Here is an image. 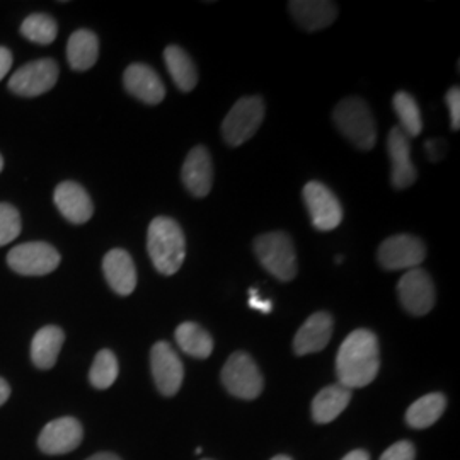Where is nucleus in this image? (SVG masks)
Returning a JSON list of instances; mask_svg holds the SVG:
<instances>
[{
    "instance_id": "1",
    "label": "nucleus",
    "mask_w": 460,
    "mask_h": 460,
    "mask_svg": "<svg viewBox=\"0 0 460 460\" xmlns=\"http://www.w3.org/2000/svg\"><path fill=\"white\" fill-rule=\"evenodd\" d=\"M380 368L377 336L368 329L353 331L336 357V376L340 384L353 391L372 384Z\"/></svg>"
},
{
    "instance_id": "2",
    "label": "nucleus",
    "mask_w": 460,
    "mask_h": 460,
    "mask_svg": "<svg viewBox=\"0 0 460 460\" xmlns=\"http://www.w3.org/2000/svg\"><path fill=\"white\" fill-rule=\"evenodd\" d=\"M147 249L159 273L167 277L178 273L186 258V239L180 224L169 217L154 218L148 226Z\"/></svg>"
},
{
    "instance_id": "3",
    "label": "nucleus",
    "mask_w": 460,
    "mask_h": 460,
    "mask_svg": "<svg viewBox=\"0 0 460 460\" xmlns=\"http://www.w3.org/2000/svg\"><path fill=\"white\" fill-rule=\"evenodd\" d=\"M338 130L362 150H370L377 142V127L368 104L358 98H346L332 111Z\"/></svg>"
},
{
    "instance_id": "4",
    "label": "nucleus",
    "mask_w": 460,
    "mask_h": 460,
    "mask_svg": "<svg viewBox=\"0 0 460 460\" xmlns=\"http://www.w3.org/2000/svg\"><path fill=\"white\" fill-rule=\"evenodd\" d=\"M254 252L264 270L279 281H292L296 275L294 241L285 232H268L254 241Z\"/></svg>"
},
{
    "instance_id": "5",
    "label": "nucleus",
    "mask_w": 460,
    "mask_h": 460,
    "mask_svg": "<svg viewBox=\"0 0 460 460\" xmlns=\"http://www.w3.org/2000/svg\"><path fill=\"white\" fill-rule=\"evenodd\" d=\"M264 118V101L260 96L239 99L222 123V137L230 147L246 144L260 130Z\"/></svg>"
},
{
    "instance_id": "6",
    "label": "nucleus",
    "mask_w": 460,
    "mask_h": 460,
    "mask_svg": "<svg viewBox=\"0 0 460 460\" xmlns=\"http://www.w3.org/2000/svg\"><path fill=\"white\" fill-rule=\"evenodd\" d=\"M222 382L230 394L239 399H256L263 393L264 380L256 362L244 353L235 351L222 368Z\"/></svg>"
},
{
    "instance_id": "7",
    "label": "nucleus",
    "mask_w": 460,
    "mask_h": 460,
    "mask_svg": "<svg viewBox=\"0 0 460 460\" xmlns=\"http://www.w3.org/2000/svg\"><path fill=\"white\" fill-rule=\"evenodd\" d=\"M378 263L384 270L399 271V270H412L420 268V264L427 258V246L421 239L399 234L385 239L378 247Z\"/></svg>"
},
{
    "instance_id": "8",
    "label": "nucleus",
    "mask_w": 460,
    "mask_h": 460,
    "mask_svg": "<svg viewBox=\"0 0 460 460\" xmlns=\"http://www.w3.org/2000/svg\"><path fill=\"white\" fill-rule=\"evenodd\" d=\"M7 263L19 275L41 277L58 268L60 254L49 243H24L9 252Z\"/></svg>"
},
{
    "instance_id": "9",
    "label": "nucleus",
    "mask_w": 460,
    "mask_h": 460,
    "mask_svg": "<svg viewBox=\"0 0 460 460\" xmlns=\"http://www.w3.org/2000/svg\"><path fill=\"white\" fill-rule=\"evenodd\" d=\"M302 195L315 229L328 232L341 224L343 207L328 186L319 181L307 182Z\"/></svg>"
},
{
    "instance_id": "10",
    "label": "nucleus",
    "mask_w": 460,
    "mask_h": 460,
    "mask_svg": "<svg viewBox=\"0 0 460 460\" xmlns=\"http://www.w3.org/2000/svg\"><path fill=\"white\" fill-rule=\"evenodd\" d=\"M397 294L402 307L412 315H425L435 305V285L425 270L412 268L399 279Z\"/></svg>"
},
{
    "instance_id": "11",
    "label": "nucleus",
    "mask_w": 460,
    "mask_h": 460,
    "mask_svg": "<svg viewBox=\"0 0 460 460\" xmlns=\"http://www.w3.org/2000/svg\"><path fill=\"white\" fill-rule=\"evenodd\" d=\"M58 81V66L51 58L36 60L28 66H21L9 79V89L26 98H34L49 93Z\"/></svg>"
},
{
    "instance_id": "12",
    "label": "nucleus",
    "mask_w": 460,
    "mask_h": 460,
    "mask_svg": "<svg viewBox=\"0 0 460 460\" xmlns=\"http://www.w3.org/2000/svg\"><path fill=\"white\" fill-rule=\"evenodd\" d=\"M150 367L161 394L174 395L181 389L184 368L178 353L169 343L159 341L152 346Z\"/></svg>"
},
{
    "instance_id": "13",
    "label": "nucleus",
    "mask_w": 460,
    "mask_h": 460,
    "mask_svg": "<svg viewBox=\"0 0 460 460\" xmlns=\"http://www.w3.org/2000/svg\"><path fill=\"white\" fill-rule=\"evenodd\" d=\"M83 425L75 418H58L41 429L38 447L49 456H64L83 442Z\"/></svg>"
},
{
    "instance_id": "14",
    "label": "nucleus",
    "mask_w": 460,
    "mask_h": 460,
    "mask_svg": "<svg viewBox=\"0 0 460 460\" xmlns=\"http://www.w3.org/2000/svg\"><path fill=\"white\" fill-rule=\"evenodd\" d=\"M181 178L186 190L197 198H205L214 186V164L210 152L203 146L190 150L181 169Z\"/></svg>"
},
{
    "instance_id": "15",
    "label": "nucleus",
    "mask_w": 460,
    "mask_h": 460,
    "mask_svg": "<svg viewBox=\"0 0 460 460\" xmlns=\"http://www.w3.org/2000/svg\"><path fill=\"white\" fill-rule=\"evenodd\" d=\"M53 201L60 214L64 215L68 222L77 226L85 224L94 214V205L91 198L77 182H60L53 193Z\"/></svg>"
},
{
    "instance_id": "16",
    "label": "nucleus",
    "mask_w": 460,
    "mask_h": 460,
    "mask_svg": "<svg viewBox=\"0 0 460 460\" xmlns=\"http://www.w3.org/2000/svg\"><path fill=\"white\" fill-rule=\"evenodd\" d=\"M123 83L133 98L140 99L146 104H159L164 99V83L159 74L146 64L128 66L123 74Z\"/></svg>"
},
{
    "instance_id": "17",
    "label": "nucleus",
    "mask_w": 460,
    "mask_h": 460,
    "mask_svg": "<svg viewBox=\"0 0 460 460\" xmlns=\"http://www.w3.org/2000/svg\"><path fill=\"white\" fill-rule=\"evenodd\" d=\"M389 155H391V181L395 190H406L416 181V169L411 163V146L410 138L402 133L399 127H395L389 133L387 140Z\"/></svg>"
},
{
    "instance_id": "18",
    "label": "nucleus",
    "mask_w": 460,
    "mask_h": 460,
    "mask_svg": "<svg viewBox=\"0 0 460 460\" xmlns=\"http://www.w3.org/2000/svg\"><path fill=\"white\" fill-rule=\"evenodd\" d=\"M102 271L108 285L118 296H130L137 287V270L132 256L125 249H113L102 260Z\"/></svg>"
},
{
    "instance_id": "19",
    "label": "nucleus",
    "mask_w": 460,
    "mask_h": 460,
    "mask_svg": "<svg viewBox=\"0 0 460 460\" xmlns=\"http://www.w3.org/2000/svg\"><path fill=\"white\" fill-rule=\"evenodd\" d=\"M332 317L328 313H315L298 329L294 340V351L296 355H311L323 351L332 334Z\"/></svg>"
},
{
    "instance_id": "20",
    "label": "nucleus",
    "mask_w": 460,
    "mask_h": 460,
    "mask_svg": "<svg viewBox=\"0 0 460 460\" xmlns=\"http://www.w3.org/2000/svg\"><path fill=\"white\" fill-rule=\"evenodd\" d=\"M288 9L296 22L307 31L324 30L338 16L336 4L326 0H294L288 4Z\"/></svg>"
},
{
    "instance_id": "21",
    "label": "nucleus",
    "mask_w": 460,
    "mask_h": 460,
    "mask_svg": "<svg viewBox=\"0 0 460 460\" xmlns=\"http://www.w3.org/2000/svg\"><path fill=\"white\" fill-rule=\"evenodd\" d=\"M66 334L58 326H45L34 334L31 341V360L41 370H49L60 355Z\"/></svg>"
},
{
    "instance_id": "22",
    "label": "nucleus",
    "mask_w": 460,
    "mask_h": 460,
    "mask_svg": "<svg viewBox=\"0 0 460 460\" xmlns=\"http://www.w3.org/2000/svg\"><path fill=\"white\" fill-rule=\"evenodd\" d=\"M351 391L343 387L341 384H334L324 387L319 394L314 397L313 418L315 423L326 425L334 421L341 412L345 411L349 404Z\"/></svg>"
},
{
    "instance_id": "23",
    "label": "nucleus",
    "mask_w": 460,
    "mask_h": 460,
    "mask_svg": "<svg viewBox=\"0 0 460 460\" xmlns=\"http://www.w3.org/2000/svg\"><path fill=\"white\" fill-rule=\"evenodd\" d=\"M99 55L98 36L89 30H79L68 38L66 58L74 70H89Z\"/></svg>"
},
{
    "instance_id": "24",
    "label": "nucleus",
    "mask_w": 460,
    "mask_h": 460,
    "mask_svg": "<svg viewBox=\"0 0 460 460\" xmlns=\"http://www.w3.org/2000/svg\"><path fill=\"white\" fill-rule=\"evenodd\" d=\"M164 62L172 81L182 93H190L198 84V70L195 62L184 49L171 45L164 49Z\"/></svg>"
},
{
    "instance_id": "25",
    "label": "nucleus",
    "mask_w": 460,
    "mask_h": 460,
    "mask_svg": "<svg viewBox=\"0 0 460 460\" xmlns=\"http://www.w3.org/2000/svg\"><path fill=\"white\" fill-rule=\"evenodd\" d=\"M176 341L182 351L198 360H205L214 351L212 336L197 323H182L176 329Z\"/></svg>"
},
{
    "instance_id": "26",
    "label": "nucleus",
    "mask_w": 460,
    "mask_h": 460,
    "mask_svg": "<svg viewBox=\"0 0 460 460\" xmlns=\"http://www.w3.org/2000/svg\"><path fill=\"white\" fill-rule=\"evenodd\" d=\"M445 406H447V399L444 394L431 393V394L423 395L410 406V410L406 412V421L411 428L425 429L440 420V416L444 414Z\"/></svg>"
},
{
    "instance_id": "27",
    "label": "nucleus",
    "mask_w": 460,
    "mask_h": 460,
    "mask_svg": "<svg viewBox=\"0 0 460 460\" xmlns=\"http://www.w3.org/2000/svg\"><path fill=\"white\" fill-rule=\"evenodd\" d=\"M393 106H394L395 115L401 121L402 133L408 138L418 137L423 130V119H421L420 108H418V104H416V101H414L411 94H408L404 91H399L393 99Z\"/></svg>"
},
{
    "instance_id": "28",
    "label": "nucleus",
    "mask_w": 460,
    "mask_h": 460,
    "mask_svg": "<svg viewBox=\"0 0 460 460\" xmlns=\"http://www.w3.org/2000/svg\"><path fill=\"white\" fill-rule=\"evenodd\" d=\"M58 33L57 22L49 14H31L21 24V34L38 45H49Z\"/></svg>"
},
{
    "instance_id": "29",
    "label": "nucleus",
    "mask_w": 460,
    "mask_h": 460,
    "mask_svg": "<svg viewBox=\"0 0 460 460\" xmlns=\"http://www.w3.org/2000/svg\"><path fill=\"white\" fill-rule=\"evenodd\" d=\"M116 377H118V360L115 353L110 349H101L89 372V380L93 387H96L99 391L110 389L115 384Z\"/></svg>"
},
{
    "instance_id": "30",
    "label": "nucleus",
    "mask_w": 460,
    "mask_h": 460,
    "mask_svg": "<svg viewBox=\"0 0 460 460\" xmlns=\"http://www.w3.org/2000/svg\"><path fill=\"white\" fill-rule=\"evenodd\" d=\"M21 234V217L9 203H0V246H5Z\"/></svg>"
},
{
    "instance_id": "31",
    "label": "nucleus",
    "mask_w": 460,
    "mask_h": 460,
    "mask_svg": "<svg viewBox=\"0 0 460 460\" xmlns=\"http://www.w3.org/2000/svg\"><path fill=\"white\" fill-rule=\"evenodd\" d=\"M414 445L408 440L397 442V444L391 445L384 454L380 460H414Z\"/></svg>"
},
{
    "instance_id": "32",
    "label": "nucleus",
    "mask_w": 460,
    "mask_h": 460,
    "mask_svg": "<svg viewBox=\"0 0 460 460\" xmlns=\"http://www.w3.org/2000/svg\"><path fill=\"white\" fill-rule=\"evenodd\" d=\"M447 106L450 111V121H452V128L459 130L460 127V91L457 85L450 87L447 93Z\"/></svg>"
},
{
    "instance_id": "33",
    "label": "nucleus",
    "mask_w": 460,
    "mask_h": 460,
    "mask_svg": "<svg viewBox=\"0 0 460 460\" xmlns=\"http://www.w3.org/2000/svg\"><path fill=\"white\" fill-rule=\"evenodd\" d=\"M249 294H251V296H249V307H251V309H256V311H260V313L264 314L271 313V309H273L271 300L260 298L256 288H251V290H249Z\"/></svg>"
},
{
    "instance_id": "34",
    "label": "nucleus",
    "mask_w": 460,
    "mask_h": 460,
    "mask_svg": "<svg viewBox=\"0 0 460 460\" xmlns=\"http://www.w3.org/2000/svg\"><path fill=\"white\" fill-rule=\"evenodd\" d=\"M13 66V53L4 47H0V81L9 74Z\"/></svg>"
},
{
    "instance_id": "35",
    "label": "nucleus",
    "mask_w": 460,
    "mask_h": 460,
    "mask_svg": "<svg viewBox=\"0 0 460 460\" xmlns=\"http://www.w3.org/2000/svg\"><path fill=\"white\" fill-rule=\"evenodd\" d=\"M9 395H11V385L4 378L0 377V406L5 404Z\"/></svg>"
},
{
    "instance_id": "36",
    "label": "nucleus",
    "mask_w": 460,
    "mask_h": 460,
    "mask_svg": "<svg viewBox=\"0 0 460 460\" xmlns=\"http://www.w3.org/2000/svg\"><path fill=\"white\" fill-rule=\"evenodd\" d=\"M341 460H370V456L365 450H353L345 456V459Z\"/></svg>"
},
{
    "instance_id": "37",
    "label": "nucleus",
    "mask_w": 460,
    "mask_h": 460,
    "mask_svg": "<svg viewBox=\"0 0 460 460\" xmlns=\"http://www.w3.org/2000/svg\"><path fill=\"white\" fill-rule=\"evenodd\" d=\"M87 460H121L115 454H110V452H101V454H96V456H93V457H89Z\"/></svg>"
},
{
    "instance_id": "38",
    "label": "nucleus",
    "mask_w": 460,
    "mask_h": 460,
    "mask_svg": "<svg viewBox=\"0 0 460 460\" xmlns=\"http://www.w3.org/2000/svg\"><path fill=\"white\" fill-rule=\"evenodd\" d=\"M271 460H292L290 457H287V456H277V457H273Z\"/></svg>"
},
{
    "instance_id": "39",
    "label": "nucleus",
    "mask_w": 460,
    "mask_h": 460,
    "mask_svg": "<svg viewBox=\"0 0 460 460\" xmlns=\"http://www.w3.org/2000/svg\"><path fill=\"white\" fill-rule=\"evenodd\" d=\"M2 167H4V159H2V155H0V171H2Z\"/></svg>"
},
{
    "instance_id": "40",
    "label": "nucleus",
    "mask_w": 460,
    "mask_h": 460,
    "mask_svg": "<svg viewBox=\"0 0 460 460\" xmlns=\"http://www.w3.org/2000/svg\"><path fill=\"white\" fill-rule=\"evenodd\" d=\"M201 460H210V459H201Z\"/></svg>"
}]
</instances>
